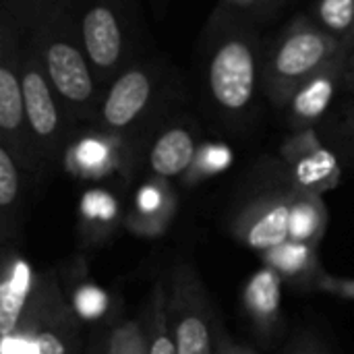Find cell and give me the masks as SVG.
<instances>
[{
	"label": "cell",
	"instance_id": "obj_1",
	"mask_svg": "<svg viewBox=\"0 0 354 354\" xmlns=\"http://www.w3.org/2000/svg\"><path fill=\"white\" fill-rule=\"evenodd\" d=\"M266 48L255 27L232 6L222 4L205 29L201 85L207 102L224 116H245L263 87Z\"/></svg>",
	"mask_w": 354,
	"mask_h": 354
},
{
	"label": "cell",
	"instance_id": "obj_2",
	"mask_svg": "<svg viewBox=\"0 0 354 354\" xmlns=\"http://www.w3.org/2000/svg\"><path fill=\"white\" fill-rule=\"evenodd\" d=\"M60 106L77 118L100 116L104 87L83 48L68 0L44 8L27 27Z\"/></svg>",
	"mask_w": 354,
	"mask_h": 354
},
{
	"label": "cell",
	"instance_id": "obj_3",
	"mask_svg": "<svg viewBox=\"0 0 354 354\" xmlns=\"http://www.w3.org/2000/svg\"><path fill=\"white\" fill-rule=\"evenodd\" d=\"M346 41L336 39L322 29L315 19H295L266 50L263 58V93L282 108L288 106L292 95L324 66H328L342 50Z\"/></svg>",
	"mask_w": 354,
	"mask_h": 354
},
{
	"label": "cell",
	"instance_id": "obj_4",
	"mask_svg": "<svg viewBox=\"0 0 354 354\" xmlns=\"http://www.w3.org/2000/svg\"><path fill=\"white\" fill-rule=\"evenodd\" d=\"M91 68L106 87L135 62L129 0H68Z\"/></svg>",
	"mask_w": 354,
	"mask_h": 354
},
{
	"label": "cell",
	"instance_id": "obj_5",
	"mask_svg": "<svg viewBox=\"0 0 354 354\" xmlns=\"http://www.w3.org/2000/svg\"><path fill=\"white\" fill-rule=\"evenodd\" d=\"M25 23L17 0H4L0 23V131L2 145L27 168L35 166L37 145L27 124L23 97V44Z\"/></svg>",
	"mask_w": 354,
	"mask_h": 354
},
{
	"label": "cell",
	"instance_id": "obj_6",
	"mask_svg": "<svg viewBox=\"0 0 354 354\" xmlns=\"http://www.w3.org/2000/svg\"><path fill=\"white\" fill-rule=\"evenodd\" d=\"M164 83L160 64L135 60L106 87L97 118L114 133L131 129L153 108Z\"/></svg>",
	"mask_w": 354,
	"mask_h": 354
},
{
	"label": "cell",
	"instance_id": "obj_7",
	"mask_svg": "<svg viewBox=\"0 0 354 354\" xmlns=\"http://www.w3.org/2000/svg\"><path fill=\"white\" fill-rule=\"evenodd\" d=\"M23 97L27 124L39 153L52 156L58 149L62 135V112L58 95L44 71L39 52L31 35L23 44Z\"/></svg>",
	"mask_w": 354,
	"mask_h": 354
},
{
	"label": "cell",
	"instance_id": "obj_8",
	"mask_svg": "<svg viewBox=\"0 0 354 354\" xmlns=\"http://www.w3.org/2000/svg\"><path fill=\"white\" fill-rule=\"evenodd\" d=\"M174 342L178 354H212V332L205 315V303L195 284L187 282V274L176 276L174 284Z\"/></svg>",
	"mask_w": 354,
	"mask_h": 354
},
{
	"label": "cell",
	"instance_id": "obj_9",
	"mask_svg": "<svg viewBox=\"0 0 354 354\" xmlns=\"http://www.w3.org/2000/svg\"><path fill=\"white\" fill-rule=\"evenodd\" d=\"M346 58H348V44L328 66H324L292 95L288 110H290V120L297 127H309L326 114L332 100L336 97V91L344 83Z\"/></svg>",
	"mask_w": 354,
	"mask_h": 354
},
{
	"label": "cell",
	"instance_id": "obj_10",
	"mask_svg": "<svg viewBox=\"0 0 354 354\" xmlns=\"http://www.w3.org/2000/svg\"><path fill=\"white\" fill-rule=\"evenodd\" d=\"M197 158V143L191 129L174 124L162 131L151 145L149 166L160 176H178L191 168Z\"/></svg>",
	"mask_w": 354,
	"mask_h": 354
},
{
	"label": "cell",
	"instance_id": "obj_11",
	"mask_svg": "<svg viewBox=\"0 0 354 354\" xmlns=\"http://www.w3.org/2000/svg\"><path fill=\"white\" fill-rule=\"evenodd\" d=\"M31 280L33 272L31 266L15 257L8 270L4 272L2 284H0V336L2 340L10 338L23 317L29 292H31Z\"/></svg>",
	"mask_w": 354,
	"mask_h": 354
},
{
	"label": "cell",
	"instance_id": "obj_12",
	"mask_svg": "<svg viewBox=\"0 0 354 354\" xmlns=\"http://www.w3.org/2000/svg\"><path fill=\"white\" fill-rule=\"evenodd\" d=\"M288 224H290V203L288 201H278L261 209L245 228V241L249 247L257 251H270L286 241H290L288 234Z\"/></svg>",
	"mask_w": 354,
	"mask_h": 354
},
{
	"label": "cell",
	"instance_id": "obj_13",
	"mask_svg": "<svg viewBox=\"0 0 354 354\" xmlns=\"http://www.w3.org/2000/svg\"><path fill=\"white\" fill-rule=\"evenodd\" d=\"M245 301L253 317L261 322L272 319L280 307V272L270 266L259 270L247 284Z\"/></svg>",
	"mask_w": 354,
	"mask_h": 354
},
{
	"label": "cell",
	"instance_id": "obj_14",
	"mask_svg": "<svg viewBox=\"0 0 354 354\" xmlns=\"http://www.w3.org/2000/svg\"><path fill=\"white\" fill-rule=\"evenodd\" d=\"M324 209L313 197H301L290 203V224L288 234L290 241L311 243L324 230Z\"/></svg>",
	"mask_w": 354,
	"mask_h": 354
},
{
	"label": "cell",
	"instance_id": "obj_15",
	"mask_svg": "<svg viewBox=\"0 0 354 354\" xmlns=\"http://www.w3.org/2000/svg\"><path fill=\"white\" fill-rule=\"evenodd\" d=\"M315 23L348 44L354 33V0H319L315 4Z\"/></svg>",
	"mask_w": 354,
	"mask_h": 354
},
{
	"label": "cell",
	"instance_id": "obj_16",
	"mask_svg": "<svg viewBox=\"0 0 354 354\" xmlns=\"http://www.w3.org/2000/svg\"><path fill=\"white\" fill-rule=\"evenodd\" d=\"M311 259V247L309 243H297L286 241L284 245L266 251V261L270 268H274L280 274H299L307 268Z\"/></svg>",
	"mask_w": 354,
	"mask_h": 354
},
{
	"label": "cell",
	"instance_id": "obj_17",
	"mask_svg": "<svg viewBox=\"0 0 354 354\" xmlns=\"http://www.w3.org/2000/svg\"><path fill=\"white\" fill-rule=\"evenodd\" d=\"M332 174H336V164L326 151H317L311 158L303 160L299 164V170H297L299 183L307 189H313V191L317 187L328 185Z\"/></svg>",
	"mask_w": 354,
	"mask_h": 354
},
{
	"label": "cell",
	"instance_id": "obj_18",
	"mask_svg": "<svg viewBox=\"0 0 354 354\" xmlns=\"http://www.w3.org/2000/svg\"><path fill=\"white\" fill-rule=\"evenodd\" d=\"M108 354H149V344L141 326L137 322L118 326L110 336Z\"/></svg>",
	"mask_w": 354,
	"mask_h": 354
},
{
	"label": "cell",
	"instance_id": "obj_19",
	"mask_svg": "<svg viewBox=\"0 0 354 354\" xmlns=\"http://www.w3.org/2000/svg\"><path fill=\"white\" fill-rule=\"evenodd\" d=\"M21 189V178H19V162L10 153L6 145H0V207L8 209Z\"/></svg>",
	"mask_w": 354,
	"mask_h": 354
},
{
	"label": "cell",
	"instance_id": "obj_20",
	"mask_svg": "<svg viewBox=\"0 0 354 354\" xmlns=\"http://www.w3.org/2000/svg\"><path fill=\"white\" fill-rule=\"evenodd\" d=\"M147 344H149V354H178L176 353L174 334H172L170 324H168V313H166L162 301H158L153 307L151 332H149Z\"/></svg>",
	"mask_w": 354,
	"mask_h": 354
},
{
	"label": "cell",
	"instance_id": "obj_21",
	"mask_svg": "<svg viewBox=\"0 0 354 354\" xmlns=\"http://www.w3.org/2000/svg\"><path fill=\"white\" fill-rule=\"evenodd\" d=\"M75 307H77V311H79L81 317L95 319L106 309V297L95 286H83V288H79V292L75 297Z\"/></svg>",
	"mask_w": 354,
	"mask_h": 354
},
{
	"label": "cell",
	"instance_id": "obj_22",
	"mask_svg": "<svg viewBox=\"0 0 354 354\" xmlns=\"http://www.w3.org/2000/svg\"><path fill=\"white\" fill-rule=\"evenodd\" d=\"M31 354H68L64 334L58 328L39 330L31 342Z\"/></svg>",
	"mask_w": 354,
	"mask_h": 354
},
{
	"label": "cell",
	"instance_id": "obj_23",
	"mask_svg": "<svg viewBox=\"0 0 354 354\" xmlns=\"http://www.w3.org/2000/svg\"><path fill=\"white\" fill-rule=\"evenodd\" d=\"M315 288L340 299H351L354 301V280H342V278H334L328 274H319L315 280Z\"/></svg>",
	"mask_w": 354,
	"mask_h": 354
},
{
	"label": "cell",
	"instance_id": "obj_24",
	"mask_svg": "<svg viewBox=\"0 0 354 354\" xmlns=\"http://www.w3.org/2000/svg\"><path fill=\"white\" fill-rule=\"evenodd\" d=\"M104 160V147L97 143H83L79 147V162L81 166H91L97 168V164Z\"/></svg>",
	"mask_w": 354,
	"mask_h": 354
},
{
	"label": "cell",
	"instance_id": "obj_25",
	"mask_svg": "<svg viewBox=\"0 0 354 354\" xmlns=\"http://www.w3.org/2000/svg\"><path fill=\"white\" fill-rule=\"evenodd\" d=\"M56 2H60V0H29L27 6H25L23 12H21L23 23H25V29L37 19V15H39L44 8H48V6H52V4H56Z\"/></svg>",
	"mask_w": 354,
	"mask_h": 354
},
{
	"label": "cell",
	"instance_id": "obj_26",
	"mask_svg": "<svg viewBox=\"0 0 354 354\" xmlns=\"http://www.w3.org/2000/svg\"><path fill=\"white\" fill-rule=\"evenodd\" d=\"M342 89L351 91L354 95V33L348 39V58H346V68H344V83Z\"/></svg>",
	"mask_w": 354,
	"mask_h": 354
},
{
	"label": "cell",
	"instance_id": "obj_27",
	"mask_svg": "<svg viewBox=\"0 0 354 354\" xmlns=\"http://www.w3.org/2000/svg\"><path fill=\"white\" fill-rule=\"evenodd\" d=\"M139 205L147 212V209H156L160 205V193L156 189H145L139 197Z\"/></svg>",
	"mask_w": 354,
	"mask_h": 354
},
{
	"label": "cell",
	"instance_id": "obj_28",
	"mask_svg": "<svg viewBox=\"0 0 354 354\" xmlns=\"http://www.w3.org/2000/svg\"><path fill=\"white\" fill-rule=\"evenodd\" d=\"M222 354H255L251 351H245V348H239V346H230V344H224Z\"/></svg>",
	"mask_w": 354,
	"mask_h": 354
},
{
	"label": "cell",
	"instance_id": "obj_29",
	"mask_svg": "<svg viewBox=\"0 0 354 354\" xmlns=\"http://www.w3.org/2000/svg\"><path fill=\"white\" fill-rule=\"evenodd\" d=\"M168 4V0H156V6H158V10L162 12L164 10V6Z\"/></svg>",
	"mask_w": 354,
	"mask_h": 354
},
{
	"label": "cell",
	"instance_id": "obj_30",
	"mask_svg": "<svg viewBox=\"0 0 354 354\" xmlns=\"http://www.w3.org/2000/svg\"><path fill=\"white\" fill-rule=\"evenodd\" d=\"M27 2H29V0H17V4H19V8H21V12H23V8L27 6Z\"/></svg>",
	"mask_w": 354,
	"mask_h": 354
},
{
	"label": "cell",
	"instance_id": "obj_31",
	"mask_svg": "<svg viewBox=\"0 0 354 354\" xmlns=\"http://www.w3.org/2000/svg\"><path fill=\"white\" fill-rule=\"evenodd\" d=\"M351 120H353V127H354V108H353V112H351Z\"/></svg>",
	"mask_w": 354,
	"mask_h": 354
}]
</instances>
